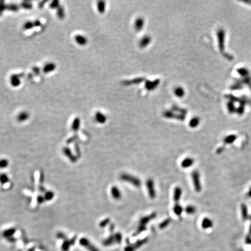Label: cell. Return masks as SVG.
Listing matches in <instances>:
<instances>
[{"label":"cell","instance_id":"cell-1","mask_svg":"<svg viewBox=\"0 0 251 251\" xmlns=\"http://www.w3.org/2000/svg\"><path fill=\"white\" fill-rule=\"evenodd\" d=\"M156 217V213L155 212L151 213L149 216H147L145 217L142 218L139 222V225L137 227V229L135 233L134 234L133 236H137L139 234H140L143 231H145L147 229V224L152 219H155Z\"/></svg>","mask_w":251,"mask_h":251},{"label":"cell","instance_id":"cell-2","mask_svg":"<svg viewBox=\"0 0 251 251\" xmlns=\"http://www.w3.org/2000/svg\"><path fill=\"white\" fill-rule=\"evenodd\" d=\"M120 179L124 182L129 183L137 188H139L141 186V181L138 177L128 173L121 174Z\"/></svg>","mask_w":251,"mask_h":251},{"label":"cell","instance_id":"cell-3","mask_svg":"<svg viewBox=\"0 0 251 251\" xmlns=\"http://www.w3.org/2000/svg\"><path fill=\"white\" fill-rule=\"evenodd\" d=\"M122 241V235L120 233H116L112 234L106 238L103 242L102 244L105 246H109L114 243H120Z\"/></svg>","mask_w":251,"mask_h":251},{"label":"cell","instance_id":"cell-4","mask_svg":"<svg viewBox=\"0 0 251 251\" xmlns=\"http://www.w3.org/2000/svg\"><path fill=\"white\" fill-rule=\"evenodd\" d=\"M148 241V238H145L143 239L137 241L134 243H130L129 239H127V246L124 249V251H136L138 248H141L143 245Z\"/></svg>","mask_w":251,"mask_h":251},{"label":"cell","instance_id":"cell-5","mask_svg":"<svg viewBox=\"0 0 251 251\" xmlns=\"http://www.w3.org/2000/svg\"><path fill=\"white\" fill-rule=\"evenodd\" d=\"M226 37V32L224 29H220L217 31V39H218V48L219 49L220 52L223 53L225 50V38Z\"/></svg>","mask_w":251,"mask_h":251},{"label":"cell","instance_id":"cell-6","mask_svg":"<svg viewBox=\"0 0 251 251\" xmlns=\"http://www.w3.org/2000/svg\"><path fill=\"white\" fill-rule=\"evenodd\" d=\"M191 176H192V181L195 191L198 192H201L202 190V187H201L200 175L199 172L196 171H194L192 173Z\"/></svg>","mask_w":251,"mask_h":251},{"label":"cell","instance_id":"cell-7","mask_svg":"<svg viewBox=\"0 0 251 251\" xmlns=\"http://www.w3.org/2000/svg\"><path fill=\"white\" fill-rule=\"evenodd\" d=\"M146 187L149 198L151 199L155 198L156 196V192L155 187V183L152 179H149L147 180Z\"/></svg>","mask_w":251,"mask_h":251},{"label":"cell","instance_id":"cell-8","mask_svg":"<svg viewBox=\"0 0 251 251\" xmlns=\"http://www.w3.org/2000/svg\"><path fill=\"white\" fill-rule=\"evenodd\" d=\"M79 242L81 246L86 248L89 251H100V250L94 245H93L87 238H81L80 239Z\"/></svg>","mask_w":251,"mask_h":251},{"label":"cell","instance_id":"cell-9","mask_svg":"<svg viewBox=\"0 0 251 251\" xmlns=\"http://www.w3.org/2000/svg\"><path fill=\"white\" fill-rule=\"evenodd\" d=\"M76 238H77L76 237H73L70 239H68L66 238L65 239L62 245V251H69L70 246H72L75 243Z\"/></svg>","mask_w":251,"mask_h":251},{"label":"cell","instance_id":"cell-10","mask_svg":"<svg viewBox=\"0 0 251 251\" xmlns=\"http://www.w3.org/2000/svg\"><path fill=\"white\" fill-rule=\"evenodd\" d=\"M110 193L115 199L119 200L121 198V192L119 188L116 186H113L110 188Z\"/></svg>","mask_w":251,"mask_h":251},{"label":"cell","instance_id":"cell-11","mask_svg":"<svg viewBox=\"0 0 251 251\" xmlns=\"http://www.w3.org/2000/svg\"><path fill=\"white\" fill-rule=\"evenodd\" d=\"M181 194H182V190L181 188H180L179 187H176L174 190V194H173V199L176 202V203H178L181 196Z\"/></svg>","mask_w":251,"mask_h":251},{"label":"cell","instance_id":"cell-12","mask_svg":"<svg viewBox=\"0 0 251 251\" xmlns=\"http://www.w3.org/2000/svg\"><path fill=\"white\" fill-rule=\"evenodd\" d=\"M194 163V160L191 158H187L184 159L181 162V166L183 168H188L190 166H192Z\"/></svg>","mask_w":251,"mask_h":251},{"label":"cell","instance_id":"cell-13","mask_svg":"<svg viewBox=\"0 0 251 251\" xmlns=\"http://www.w3.org/2000/svg\"><path fill=\"white\" fill-rule=\"evenodd\" d=\"M213 226V222L210 219L205 218L202 220V227L203 229L210 228Z\"/></svg>","mask_w":251,"mask_h":251},{"label":"cell","instance_id":"cell-14","mask_svg":"<svg viewBox=\"0 0 251 251\" xmlns=\"http://www.w3.org/2000/svg\"><path fill=\"white\" fill-rule=\"evenodd\" d=\"M241 212H242V216L243 220H246L248 219L249 215L248 212V207L244 203L241 205Z\"/></svg>","mask_w":251,"mask_h":251},{"label":"cell","instance_id":"cell-15","mask_svg":"<svg viewBox=\"0 0 251 251\" xmlns=\"http://www.w3.org/2000/svg\"><path fill=\"white\" fill-rule=\"evenodd\" d=\"M200 123V119L198 117H193L189 122V126L191 128H195Z\"/></svg>","mask_w":251,"mask_h":251},{"label":"cell","instance_id":"cell-16","mask_svg":"<svg viewBox=\"0 0 251 251\" xmlns=\"http://www.w3.org/2000/svg\"><path fill=\"white\" fill-rule=\"evenodd\" d=\"M237 138V136L235 134H231L226 137L224 139V143L226 144H230L233 143Z\"/></svg>","mask_w":251,"mask_h":251},{"label":"cell","instance_id":"cell-17","mask_svg":"<svg viewBox=\"0 0 251 251\" xmlns=\"http://www.w3.org/2000/svg\"><path fill=\"white\" fill-rule=\"evenodd\" d=\"M183 211V207L180 205L179 203H176L173 207V212L177 216L181 215V213Z\"/></svg>","mask_w":251,"mask_h":251},{"label":"cell","instance_id":"cell-18","mask_svg":"<svg viewBox=\"0 0 251 251\" xmlns=\"http://www.w3.org/2000/svg\"><path fill=\"white\" fill-rule=\"evenodd\" d=\"M237 72L242 77H248L249 74V71L247 68H240L237 69Z\"/></svg>","mask_w":251,"mask_h":251},{"label":"cell","instance_id":"cell-19","mask_svg":"<svg viewBox=\"0 0 251 251\" xmlns=\"http://www.w3.org/2000/svg\"><path fill=\"white\" fill-rule=\"evenodd\" d=\"M175 94L178 97H183L185 95V91L183 88L179 87L175 90Z\"/></svg>","mask_w":251,"mask_h":251},{"label":"cell","instance_id":"cell-20","mask_svg":"<svg viewBox=\"0 0 251 251\" xmlns=\"http://www.w3.org/2000/svg\"><path fill=\"white\" fill-rule=\"evenodd\" d=\"M63 151H64V153H65V154L69 158V159H70V160L72 161V162H75L76 161V158H75V156H74L73 155H72V152H71V151L68 148H64V149H63Z\"/></svg>","mask_w":251,"mask_h":251},{"label":"cell","instance_id":"cell-21","mask_svg":"<svg viewBox=\"0 0 251 251\" xmlns=\"http://www.w3.org/2000/svg\"><path fill=\"white\" fill-rule=\"evenodd\" d=\"M171 218H167L166 219L164 220H163L162 222L160 223V224H159V228L160 229H164L166 227L168 226L170 223H171Z\"/></svg>","mask_w":251,"mask_h":251},{"label":"cell","instance_id":"cell-22","mask_svg":"<svg viewBox=\"0 0 251 251\" xmlns=\"http://www.w3.org/2000/svg\"><path fill=\"white\" fill-rule=\"evenodd\" d=\"M186 212L188 214V215H192L194 213H195V212H196V209L194 206H191V205H189L187 206L185 209Z\"/></svg>","mask_w":251,"mask_h":251},{"label":"cell","instance_id":"cell-23","mask_svg":"<svg viewBox=\"0 0 251 251\" xmlns=\"http://www.w3.org/2000/svg\"><path fill=\"white\" fill-rule=\"evenodd\" d=\"M15 233V230L14 228H10L6 231H5L3 233L4 237L7 238H11L12 235H13Z\"/></svg>","mask_w":251,"mask_h":251},{"label":"cell","instance_id":"cell-24","mask_svg":"<svg viewBox=\"0 0 251 251\" xmlns=\"http://www.w3.org/2000/svg\"><path fill=\"white\" fill-rule=\"evenodd\" d=\"M9 181L8 176L6 174H1L0 175V183L3 184H5L7 183Z\"/></svg>","mask_w":251,"mask_h":251},{"label":"cell","instance_id":"cell-25","mask_svg":"<svg viewBox=\"0 0 251 251\" xmlns=\"http://www.w3.org/2000/svg\"><path fill=\"white\" fill-rule=\"evenodd\" d=\"M95 118H96V120L100 123H104L106 120V117H105V116H104L101 113H97L95 116Z\"/></svg>","mask_w":251,"mask_h":251},{"label":"cell","instance_id":"cell-26","mask_svg":"<svg viewBox=\"0 0 251 251\" xmlns=\"http://www.w3.org/2000/svg\"><path fill=\"white\" fill-rule=\"evenodd\" d=\"M9 162L6 159H0V169H5L8 166Z\"/></svg>","mask_w":251,"mask_h":251},{"label":"cell","instance_id":"cell-27","mask_svg":"<svg viewBox=\"0 0 251 251\" xmlns=\"http://www.w3.org/2000/svg\"><path fill=\"white\" fill-rule=\"evenodd\" d=\"M110 222V219L109 218H106L100 222V226L101 227H105L106 225H108Z\"/></svg>","mask_w":251,"mask_h":251},{"label":"cell","instance_id":"cell-28","mask_svg":"<svg viewBox=\"0 0 251 251\" xmlns=\"http://www.w3.org/2000/svg\"><path fill=\"white\" fill-rule=\"evenodd\" d=\"M54 196V194L53 192H48L47 193H46V199L50 201L51 199H52Z\"/></svg>","mask_w":251,"mask_h":251},{"label":"cell","instance_id":"cell-29","mask_svg":"<svg viewBox=\"0 0 251 251\" xmlns=\"http://www.w3.org/2000/svg\"><path fill=\"white\" fill-rule=\"evenodd\" d=\"M78 123H79V121L77 120V121H75L74 123V124H73V129L74 130H77L78 129V126H79V124H78Z\"/></svg>","mask_w":251,"mask_h":251},{"label":"cell","instance_id":"cell-30","mask_svg":"<svg viewBox=\"0 0 251 251\" xmlns=\"http://www.w3.org/2000/svg\"><path fill=\"white\" fill-rule=\"evenodd\" d=\"M245 242L248 244H251V236L248 235L245 239Z\"/></svg>","mask_w":251,"mask_h":251},{"label":"cell","instance_id":"cell-31","mask_svg":"<svg viewBox=\"0 0 251 251\" xmlns=\"http://www.w3.org/2000/svg\"><path fill=\"white\" fill-rule=\"evenodd\" d=\"M224 149V147H220V148H219L216 150V153H217L218 154H220V153H222V152H223Z\"/></svg>","mask_w":251,"mask_h":251},{"label":"cell","instance_id":"cell-32","mask_svg":"<svg viewBox=\"0 0 251 251\" xmlns=\"http://www.w3.org/2000/svg\"><path fill=\"white\" fill-rule=\"evenodd\" d=\"M27 115H20V116L19 117V119H20V120H25L26 118H27Z\"/></svg>","mask_w":251,"mask_h":251},{"label":"cell","instance_id":"cell-33","mask_svg":"<svg viewBox=\"0 0 251 251\" xmlns=\"http://www.w3.org/2000/svg\"><path fill=\"white\" fill-rule=\"evenodd\" d=\"M247 196L249 198H251V187H250V189H249V191H248V192L247 194Z\"/></svg>","mask_w":251,"mask_h":251},{"label":"cell","instance_id":"cell-34","mask_svg":"<svg viewBox=\"0 0 251 251\" xmlns=\"http://www.w3.org/2000/svg\"><path fill=\"white\" fill-rule=\"evenodd\" d=\"M249 235L251 236V224L250 226V228H249Z\"/></svg>","mask_w":251,"mask_h":251},{"label":"cell","instance_id":"cell-35","mask_svg":"<svg viewBox=\"0 0 251 251\" xmlns=\"http://www.w3.org/2000/svg\"><path fill=\"white\" fill-rule=\"evenodd\" d=\"M245 3H248V4H251V1H245Z\"/></svg>","mask_w":251,"mask_h":251},{"label":"cell","instance_id":"cell-36","mask_svg":"<svg viewBox=\"0 0 251 251\" xmlns=\"http://www.w3.org/2000/svg\"><path fill=\"white\" fill-rule=\"evenodd\" d=\"M249 219L251 220V215L249 216Z\"/></svg>","mask_w":251,"mask_h":251}]
</instances>
